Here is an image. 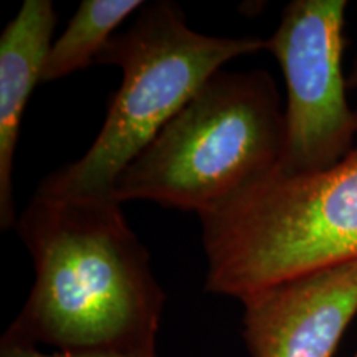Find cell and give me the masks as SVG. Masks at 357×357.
<instances>
[{
    "instance_id": "8992f818",
    "label": "cell",
    "mask_w": 357,
    "mask_h": 357,
    "mask_svg": "<svg viewBox=\"0 0 357 357\" xmlns=\"http://www.w3.org/2000/svg\"><path fill=\"white\" fill-rule=\"evenodd\" d=\"M250 357H333L357 314V260L243 296Z\"/></svg>"
},
{
    "instance_id": "277c9868",
    "label": "cell",
    "mask_w": 357,
    "mask_h": 357,
    "mask_svg": "<svg viewBox=\"0 0 357 357\" xmlns=\"http://www.w3.org/2000/svg\"><path fill=\"white\" fill-rule=\"evenodd\" d=\"M205 291L242 300L280 281L357 260V149L321 172H275L200 215Z\"/></svg>"
},
{
    "instance_id": "3957f363",
    "label": "cell",
    "mask_w": 357,
    "mask_h": 357,
    "mask_svg": "<svg viewBox=\"0 0 357 357\" xmlns=\"http://www.w3.org/2000/svg\"><path fill=\"white\" fill-rule=\"evenodd\" d=\"M258 37H212L187 26L171 2H144L126 32L114 33L98 65H116L123 82L91 147L56 169L37 194L55 199L113 197L119 176L220 66L265 48Z\"/></svg>"
},
{
    "instance_id": "8fae6325",
    "label": "cell",
    "mask_w": 357,
    "mask_h": 357,
    "mask_svg": "<svg viewBox=\"0 0 357 357\" xmlns=\"http://www.w3.org/2000/svg\"><path fill=\"white\" fill-rule=\"evenodd\" d=\"M354 357H357V352H356V356H354Z\"/></svg>"
},
{
    "instance_id": "ba28073f",
    "label": "cell",
    "mask_w": 357,
    "mask_h": 357,
    "mask_svg": "<svg viewBox=\"0 0 357 357\" xmlns=\"http://www.w3.org/2000/svg\"><path fill=\"white\" fill-rule=\"evenodd\" d=\"M142 6L141 0H83L65 32L48 52L42 83L65 78L96 63L114 30Z\"/></svg>"
},
{
    "instance_id": "7a4b0ae2",
    "label": "cell",
    "mask_w": 357,
    "mask_h": 357,
    "mask_svg": "<svg viewBox=\"0 0 357 357\" xmlns=\"http://www.w3.org/2000/svg\"><path fill=\"white\" fill-rule=\"evenodd\" d=\"M283 151L284 113L271 75L220 70L129 164L111 195L200 217L278 172Z\"/></svg>"
},
{
    "instance_id": "5b68a950",
    "label": "cell",
    "mask_w": 357,
    "mask_h": 357,
    "mask_svg": "<svg viewBox=\"0 0 357 357\" xmlns=\"http://www.w3.org/2000/svg\"><path fill=\"white\" fill-rule=\"evenodd\" d=\"M346 8L344 0H294L265 43L288 88L283 176L326 171L352 151L357 109L347 102L342 73Z\"/></svg>"
},
{
    "instance_id": "9c48e42d",
    "label": "cell",
    "mask_w": 357,
    "mask_h": 357,
    "mask_svg": "<svg viewBox=\"0 0 357 357\" xmlns=\"http://www.w3.org/2000/svg\"><path fill=\"white\" fill-rule=\"evenodd\" d=\"M0 357H159L158 352L153 354H126V352H43L35 346L20 344V342L0 341Z\"/></svg>"
},
{
    "instance_id": "52a82bcc",
    "label": "cell",
    "mask_w": 357,
    "mask_h": 357,
    "mask_svg": "<svg viewBox=\"0 0 357 357\" xmlns=\"http://www.w3.org/2000/svg\"><path fill=\"white\" fill-rule=\"evenodd\" d=\"M56 13L50 0H25L0 37V223L15 225L12 169L22 116L42 82Z\"/></svg>"
},
{
    "instance_id": "6da1fadb",
    "label": "cell",
    "mask_w": 357,
    "mask_h": 357,
    "mask_svg": "<svg viewBox=\"0 0 357 357\" xmlns=\"http://www.w3.org/2000/svg\"><path fill=\"white\" fill-rule=\"evenodd\" d=\"M17 230L35 281L3 339L60 352H155L166 293L121 202L35 192Z\"/></svg>"
},
{
    "instance_id": "30bf717a",
    "label": "cell",
    "mask_w": 357,
    "mask_h": 357,
    "mask_svg": "<svg viewBox=\"0 0 357 357\" xmlns=\"http://www.w3.org/2000/svg\"><path fill=\"white\" fill-rule=\"evenodd\" d=\"M347 86L357 88V63L354 66V71H352V75L349 78H347Z\"/></svg>"
}]
</instances>
